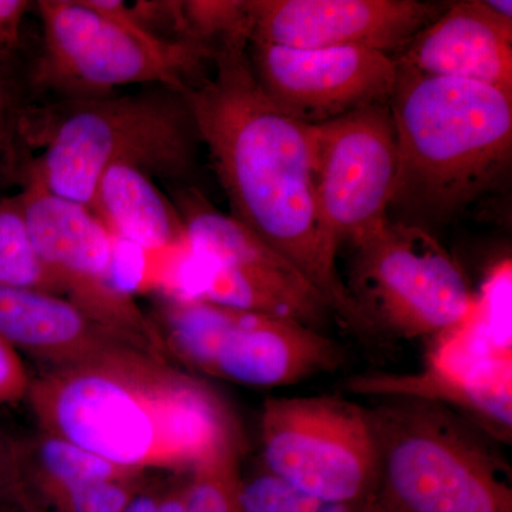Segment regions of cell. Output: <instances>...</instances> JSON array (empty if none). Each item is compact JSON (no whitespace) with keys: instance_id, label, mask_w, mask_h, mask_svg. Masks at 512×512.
<instances>
[{"instance_id":"cell-1","label":"cell","mask_w":512,"mask_h":512,"mask_svg":"<svg viewBox=\"0 0 512 512\" xmlns=\"http://www.w3.org/2000/svg\"><path fill=\"white\" fill-rule=\"evenodd\" d=\"M227 195L231 217L275 249L360 342L379 346L339 272V248L320 221L315 126L289 116L256 82L248 49L212 59L183 93Z\"/></svg>"},{"instance_id":"cell-2","label":"cell","mask_w":512,"mask_h":512,"mask_svg":"<svg viewBox=\"0 0 512 512\" xmlns=\"http://www.w3.org/2000/svg\"><path fill=\"white\" fill-rule=\"evenodd\" d=\"M26 400L40 430L126 470L190 471L241 437L208 384L147 353L46 369Z\"/></svg>"},{"instance_id":"cell-3","label":"cell","mask_w":512,"mask_h":512,"mask_svg":"<svg viewBox=\"0 0 512 512\" xmlns=\"http://www.w3.org/2000/svg\"><path fill=\"white\" fill-rule=\"evenodd\" d=\"M390 110L397 147L393 221L431 232L460 220L507 184L510 94L397 63Z\"/></svg>"},{"instance_id":"cell-4","label":"cell","mask_w":512,"mask_h":512,"mask_svg":"<svg viewBox=\"0 0 512 512\" xmlns=\"http://www.w3.org/2000/svg\"><path fill=\"white\" fill-rule=\"evenodd\" d=\"M25 133L42 150L28 173L56 197L87 208L101 177L117 164L188 185L201 143L184 94L165 87L63 100L35 114Z\"/></svg>"},{"instance_id":"cell-5","label":"cell","mask_w":512,"mask_h":512,"mask_svg":"<svg viewBox=\"0 0 512 512\" xmlns=\"http://www.w3.org/2000/svg\"><path fill=\"white\" fill-rule=\"evenodd\" d=\"M377 447L372 512H512L498 441L450 407L383 397L367 407Z\"/></svg>"},{"instance_id":"cell-6","label":"cell","mask_w":512,"mask_h":512,"mask_svg":"<svg viewBox=\"0 0 512 512\" xmlns=\"http://www.w3.org/2000/svg\"><path fill=\"white\" fill-rule=\"evenodd\" d=\"M33 9L42 23L33 83L64 100L107 97L130 84L184 93L212 63L204 47L151 35L121 0H39Z\"/></svg>"},{"instance_id":"cell-7","label":"cell","mask_w":512,"mask_h":512,"mask_svg":"<svg viewBox=\"0 0 512 512\" xmlns=\"http://www.w3.org/2000/svg\"><path fill=\"white\" fill-rule=\"evenodd\" d=\"M165 356L227 382L279 389L345 366L343 346L293 320L170 295L151 318Z\"/></svg>"},{"instance_id":"cell-8","label":"cell","mask_w":512,"mask_h":512,"mask_svg":"<svg viewBox=\"0 0 512 512\" xmlns=\"http://www.w3.org/2000/svg\"><path fill=\"white\" fill-rule=\"evenodd\" d=\"M350 249L346 288L380 343L439 338L476 305L463 269L426 229L389 220Z\"/></svg>"},{"instance_id":"cell-9","label":"cell","mask_w":512,"mask_h":512,"mask_svg":"<svg viewBox=\"0 0 512 512\" xmlns=\"http://www.w3.org/2000/svg\"><path fill=\"white\" fill-rule=\"evenodd\" d=\"M264 470L313 497L372 503L375 431L367 407L339 394L269 397L261 414Z\"/></svg>"},{"instance_id":"cell-10","label":"cell","mask_w":512,"mask_h":512,"mask_svg":"<svg viewBox=\"0 0 512 512\" xmlns=\"http://www.w3.org/2000/svg\"><path fill=\"white\" fill-rule=\"evenodd\" d=\"M18 195L37 254L60 295L151 355L168 360L156 326L117 284L116 239L93 211L56 197L29 173Z\"/></svg>"},{"instance_id":"cell-11","label":"cell","mask_w":512,"mask_h":512,"mask_svg":"<svg viewBox=\"0 0 512 512\" xmlns=\"http://www.w3.org/2000/svg\"><path fill=\"white\" fill-rule=\"evenodd\" d=\"M313 126L320 221L339 251L356 247L390 220L397 174L390 103Z\"/></svg>"},{"instance_id":"cell-12","label":"cell","mask_w":512,"mask_h":512,"mask_svg":"<svg viewBox=\"0 0 512 512\" xmlns=\"http://www.w3.org/2000/svg\"><path fill=\"white\" fill-rule=\"evenodd\" d=\"M248 56L266 96L303 123H326L390 103L396 86V59L363 47L293 49L249 43Z\"/></svg>"},{"instance_id":"cell-13","label":"cell","mask_w":512,"mask_h":512,"mask_svg":"<svg viewBox=\"0 0 512 512\" xmlns=\"http://www.w3.org/2000/svg\"><path fill=\"white\" fill-rule=\"evenodd\" d=\"M251 43L363 47L396 57L444 3L419 0H248Z\"/></svg>"},{"instance_id":"cell-14","label":"cell","mask_w":512,"mask_h":512,"mask_svg":"<svg viewBox=\"0 0 512 512\" xmlns=\"http://www.w3.org/2000/svg\"><path fill=\"white\" fill-rule=\"evenodd\" d=\"M394 59L426 76L487 84L512 96V3H450Z\"/></svg>"},{"instance_id":"cell-15","label":"cell","mask_w":512,"mask_h":512,"mask_svg":"<svg viewBox=\"0 0 512 512\" xmlns=\"http://www.w3.org/2000/svg\"><path fill=\"white\" fill-rule=\"evenodd\" d=\"M0 338L47 369L151 355L64 296L33 289L0 286Z\"/></svg>"},{"instance_id":"cell-16","label":"cell","mask_w":512,"mask_h":512,"mask_svg":"<svg viewBox=\"0 0 512 512\" xmlns=\"http://www.w3.org/2000/svg\"><path fill=\"white\" fill-rule=\"evenodd\" d=\"M192 298L293 320L320 330L333 318L328 303L298 271L275 266L208 265L191 258Z\"/></svg>"},{"instance_id":"cell-17","label":"cell","mask_w":512,"mask_h":512,"mask_svg":"<svg viewBox=\"0 0 512 512\" xmlns=\"http://www.w3.org/2000/svg\"><path fill=\"white\" fill-rule=\"evenodd\" d=\"M90 210L120 244L147 254H191L173 200L134 165H113L104 173Z\"/></svg>"},{"instance_id":"cell-18","label":"cell","mask_w":512,"mask_h":512,"mask_svg":"<svg viewBox=\"0 0 512 512\" xmlns=\"http://www.w3.org/2000/svg\"><path fill=\"white\" fill-rule=\"evenodd\" d=\"M248 0H178L177 39L207 49L212 59L251 43Z\"/></svg>"},{"instance_id":"cell-19","label":"cell","mask_w":512,"mask_h":512,"mask_svg":"<svg viewBox=\"0 0 512 512\" xmlns=\"http://www.w3.org/2000/svg\"><path fill=\"white\" fill-rule=\"evenodd\" d=\"M0 286L60 295L37 254L19 195L0 201Z\"/></svg>"},{"instance_id":"cell-20","label":"cell","mask_w":512,"mask_h":512,"mask_svg":"<svg viewBox=\"0 0 512 512\" xmlns=\"http://www.w3.org/2000/svg\"><path fill=\"white\" fill-rule=\"evenodd\" d=\"M239 451L241 437H234L192 468L185 512H241Z\"/></svg>"},{"instance_id":"cell-21","label":"cell","mask_w":512,"mask_h":512,"mask_svg":"<svg viewBox=\"0 0 512 512\" xmlns=\"http://www.w3.org/2000/svg\"><path fill=\"white\" fill-rule=\"evenodd\" d=\"M241 512H372V503H338L303 493L262 468L239 481Z\"/></svg>"},{"instance_id":"cell-22","label":"cell","mask_w":512,"mask_h":512,"mask_svg":"<svg viewBox=\"0 0 512 512\" xmlns=\"http://www.w3.org/2000/svg\"><path fill=\"white\" fill-rule=\"evenodd\" d=\"M156 473H136L113 480L93 481L15 507L22 512H121Z\"/></svg>"},{"instance_id":"cell-23","label":"cell","mask_w":512,"mask_h":512,"mask_svg":"<svg viewBox=\"0 0 512 512\" xmlns=\"http://www.w3.org/2000/svg\"><path fill=\"white\" fill-rule=\"evenodd\" d=\"M30 382L32 377L20 353L0 338V404L26 400Z\"/></svg>"},{"instance_id":"cell-24","label":"cell","mask_w":512,"mask_h":512,"mask_svg":"<svg viewBox=\"0 0 512 512\" xmlns=\"http://www.w3.org/2000/svg\"><path fill=\"white\" fill-rule=\"evenodd\" d=\"M32 8L28 0H0V55L18 45L23 20Z\"/></svg>"},{"instance_id":"cell-25","label":"cell","mask_w":512,"mask_h":512,"mask_svg":"<svg viewBox=\"0 0 512 512\" xmlns=\"http://www.w3.org/2000/svg\"><path fill=\"white\" fill-rule=\"evenodd\" d=\"M161 473L154 474L151 480L148 481L146 487L136 494V497L127 504L121 512H158V505H160L161 497L167 478H160Z\"/></svg>"},{"instance_id":"cell-26","label":"cell","mask_w":512,"mask_h":512,"mask_svg":"<svg viewBox=\"0 0 512 512\" xmlns=\"http://www.w3.org/2000/svg\"><path fill=\"white\" fill-rule=\"evenodd\" d=\"M15 439L0 427V505L9 500L13 478Z\"/></svg>"},{"instance_id":"cell-27","label":"cell","mask_w":512,"mask_h":512,"mask_svg":"<svg viewBox=\"0 0 512 512\" xmlns=\"http://www.w3.org/2000/svg\"><path fill=\"white\" fill-rule=\"evenodd\" d=\"M8 93H6L5 84L0 79V137H2L3 131H5L6 117H8Z\"/></svg>"},{"instance_id":"cell-28","label":"cell","mask_w":512,"mask_h":512,"mask_svg":"<svg viewBox=\"0 0 512 512\" xmlns=\"http://www.w3.org/2000/svg\"><path fill=\"white\" fill-rule=\"evenodd\" d=\"M18 512H22V511H19V510H18Z\"/></svg>"}]
</instances>
